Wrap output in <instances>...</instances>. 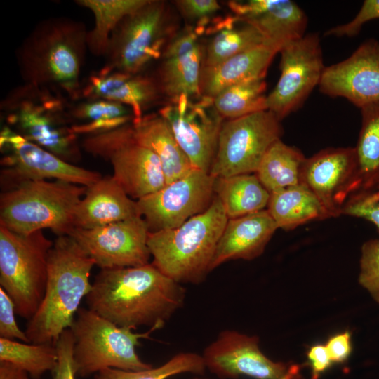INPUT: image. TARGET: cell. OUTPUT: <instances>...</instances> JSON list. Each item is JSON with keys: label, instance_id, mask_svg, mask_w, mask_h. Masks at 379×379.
Here are the masks:
<instances>
[{"label": "cell", "instance_id": "27", "mask_svg": "<svg viewBox=\"0 0 379 379\" xmlns=\"http://www.w3.org/2000/svg\"><path fill=\"white\" fill-rule=\"evenodd\" d=\"M67 115L71 129L77 135H93L132 123L133 109L124 104L100 98L69 101Z\"/></svg>", "mask_w": 379, "mask_h": 379}, {"label": "cell", "instance_id": "7", "mask_svg": "<svg viewBox=\"0 0 379 379\" xmlns=\"http://www.w3.org/2000/svg\"><path fill=\"white\" fill-rule=\"evenodd\" d=\"M53 244L42 230L23 235L0 225V287L13 301L16 314L28 321L44 296Z\"/></svg>", "mask_w": 379, "mask_h": 379}, {"label": "cell", "instance_id": "25", "mask_svg": "<svg viewBox=\"0 0 379 379\" xmlns=\"http://www.w3.org/2000/svg\"><path fill=\"white\" fill-rule=\"evenodd\" d=\"M279 51L261 44L238 53L213 67H203L200 77L202 95L215 98L225 89L247 81L265 79Z\"/></svg>", "mask_w": 379, "mask_h": 379}, {"label": "cell", "instance_id": "32", "mask_svg": "<svg viewBox=\"0 0 379 379\" xmlns=\"http://www.w3.org/2000/svg\"><path fill=\"white\" fill-rule=\"evenodd\" d=\"M360 110L361 127L354 147L360 180L359 192L379 185V102Z\"/></svg>", "mask_w": 379, "mask_h": 379}, {"label": "cell", "instance_id": "41", "mask_svg": "<svg viewBox=\"0 0 379 379\" xmlns=\"http://www.w3.org/2000/svg\"><path fill=\"white\" fill-rule=\"evenodd\" d=\"M173 2L184 18L197 20L196 26L203 27L205 29L211 15L221 9L215 0H178Z\"/></svg>", "mask_w": 379, "mask_h": 379}, {"label": "cell", "instance_id": "19", "mask_svg": "<svg viewBox=\"0 0 379 379\" xmlns=\"http://www.w3.org/2000/svg\"><path fill=\"white\" fill-rule=\"evenodd\" d=\"M319 91L330 97H341L362 108L379 102V41L362 42L345 60L324 68Z\"/></svg>", "mask_w": 379, "mask_h": 379}, {"label": "cell", "instance_id": "36", "mask_svg": "<svg viewBox=\"0 0 379 379\" xmlns=\"http://www.w3.org/2000/svg\"><path fill=\"white\" fill-rule=\"evenodd\" d=\"M205 368L202 356L182 352L158 368L137 371L109 368L97 373L95 379H167L182 373L201 374Z\"/></svg>", "mask_w": 379, "mask_h": 379}, {"label": "cell", "instance_id": "30", "mask_svg": "<svg viewBox=\"0 0 379 379\" xmlns=\"http://www.w3.org/2000/svg\"><path fill=\"white\" fill-rule=\"evenodd\" d=\"M147 0H77L75 3L88 8L94 15V27L87 32L89 51L105 56L110 36L119 23L128 15L143 6Z\"/></svg>", "mask_w": 379, "mask_h": 379}, {"label": "cell", "instance_id": "14", "mask_svg": "<svg viewBox=\"0 0 379 379\" xmlns=\"http://www.w3.org/2000/svg\"><path fill=\"white\" fill-rule=\"evenodd\" d=\"M279 53L281 74L267 95L266 107L281 121L302 107L319 86L326 66L317 33L305 34L284 46Z\"/></svg>", "mask_w": 379, "mask_h": 379}, {"label": "cell", "instance_id": "11", "mask_svg": "<svg viewBox=\"0 0 379 379\" xmlns=\"http://www.w3.org/2000/svg\"><path fill=\"white\" fill-rule=\"evenodd\" d=\"M282 133L281 120L267 109L225 121L210 175L219 178L255 173L264 156Z\"/></svg>", "mask_w": 379, "mask_h": 379}, {"label": "cell", "instance_id": "39", "mask_svg": "<svg viewBox=\"0 0 379 379\" xmlns=\"http://www.w3.org/2000/svg\"><path fill=\"white\" fill-rule=\"evenodd\" d=\"M75 339L71 328L65 329L55 345L56 364L52 371L53 379H75L77 371L74 360Z\"/></svg>", "mask_w": 379, "mask_h": 379}, {"label": "cell", "instance_id": "23", "mask_svg": "<svg viewBox=\"0 0 379 379\" xmlns=\"http://www.w3.org/2000/svg\"><path fill=\"white\" fill-rule=\"evenodd\" d=\"M277 229L267 209L228 219L218 243L211 271L227 261L251 260L258 257Z\"/></svg>", "mask_w": 379, "mask_h": 379}, {"label": "cell", "instance_id": "44", "mask_svg": "<svg viewBox=\"0 0 379 379\" xmlns=\"http://www.w3.org/2000/svg\"><path fill=\"white\" fill-rule=\"evenodd\" d=\"M307 358L312 368V379H318L333 364L326 346L323 345L312 346L307 352Z\"/></svg>", "mask_w": 379, "mask_h": 379}, {"label": "cell", "instance_id": "6", "mask_svg": "<svg viewBox=\"0 0 379 379\" xmlns=\"http://www.w3.org/2000/svg\"><path fill=\"white\" fill-rule=\"evenodd\" d=\"M86 189L58 180L22 182L1 194L0 225L23 235L43 229H50L58 237L69 235Z\"/></svg>", "mask_w": 379, "mask_h": 379}, {"label": "cell", "instance_id": "13", "mask_svg": "<svg viewBox=\"0 0 379 379\" xmlns=\"http://www.w3.org/2000/svg\"><path fill=\"white\" fill-rule=\"evenodd\" d=\"M158 113L169 124L192 166L209 173L225 121L214 106L213 98L204 95L196 99L182 96L166 102Z\"/></svg>", "mask_w": 379, "mask_h": 379}, {"label": "cell", "instance_id": "1", "mask_svg": "<svg viewBox=\"0 0 379 379\" xmlns=\"http://www.w3.org/2000/svg\"><path fill=\"white\" fill-rule=\"evenodd\" d=\"M185 298L180 284L148 263L100 270L86 302L88 309L119 327L159 329Z\"/></svg>", "mask_w": 379, "mask_h": 379}, {"label": "cell", "instance_id": "45", "mask_svg": "<svg viewBox=\"0 0 379 379\" xmlns=\"http://www.w3.org/2000/svg\"><path fill=\"white\" fill-rule=\"evenodd\" d=\"M0 379H28L27 373L18 366L0 361Z\"/></svg>", "mask_w": 379, "mask_h": 379}, {"label": "cell", "instance_id": "10", "mask_svg": "<svg viewBox=\"0 0 379 379\" xmlns=\"http://www.w3.org/2000/svg\"><path fill=\"white\" fill-rule=\"evenodd\" d=\"M132 123L86 136L81 147L109 161L112 178L131 198L138 200L161 190L166 182L159 158L135 140Z\"/></svg>", "mask_w": 379, "mask_h": 379}, {"label": "cell", "instance_id": "40", "mask_svg": "<svg viewBox=\"0 0 379 379\" xmlns=\"http://www.w3.org/2000/svg\"><path fill=\"white\" fill-rule=\"evenodd\" d=\"M379 18V0H365L355 17L347 23L327 30L324 35L352 37L357 35L368 21Z\"/></svg>", "mask_w": 379, "mask_h": 379}, {"label": "cell", "instance_id": "38", "mask_svg": "<svg viewBox=\"0 0 379 379\" xmlns=\"http://www.w3.org/2000/svg\"><path fill=\"white\" fill-rule=\"evenodd\" d=\"M341 215L364 219L379 230V185L350 197L344 205Z\"/></svg>", "mask_w": 379, "mask_h": 379}, {"label": "cell", "instance_id": "5", "mask_svg": "<svg viewBox=\"0 0 379 379\" xmlns=\"http://www.w3.org/2000/svg\"><path fill=\"white\" fill-rule=\"evenodd\" d=\"M68 102L46 87L23 83L2 99L0 110L15 133L70 163L81 152L78 135L71 129Z\"/></svg>", "mask_w": 379, "mask_h": 379}, {"label": "cell", "instance_id": "29", "mask_svg": "<svg viewBox=\"0 0 379 379\" xmlns=\"http://www.w3.org/2000/svg\"><path fill=\"white\" fill-rule=\"evenodd\" d=\"M267 210L278 228L286 230L329 218L317 197L302 183L271 193Z\"/></svg>", "mask_w": 379, "mask_h": 379}, {"label": "cell", "instance_id": "18", "mask_svg": "<svg viewBox=\"0 0 379 379\" xmlns=\"http://www.w3.org/2000/svg\"><path fill=\"white\" fill-rule=\"evenodd\" d=\"M300 183L317 197L329 218L340 215L348 199L360 190L354 147L327 148L305 159Z\"/></svg>", "mask_w": 379, "mask_h": 379}, {"label": "cell", "instance_id": "24", "mask_svg": "<svg viewBox=\"0 0 379 379\" xmlns=\"http://www.w3.org/2000/svg\"><path fill=\"white\" fill-rule=\"evenodd\" d=\"M138 215L137 201L112 176L102 178L87 187L75 211L74 226L90 230Z\"/></svg>", "mask_w": 379, "mask_h": 379}, {"label": "cell", "instance_id": "21", "mask_svg": "<svg viewBox=\"0 0 379 379\" xmlns=\"http://www.w3.org/2000/svg\"><path fill=\"white\" fill-rule=\"evenodd\" d=\"M227 5L238 22L257 29L266 44L279 53L284 46L305 35L307 15L293 1H229Z\"/></svg>", "mask_w": 379, "mask_h": 379}, {"label": "cell", "instance_id": "2", "mask_svg": "<svg viewBox=\"0 0 379 379\" xmlns=\"http://www.w3.org/2000/svg\"><path fill=\"white\" fill-rule=\"evenodd\" d=\"M87 32L83 22L67 18L40 22L16 53L24 83L46 87L69 101L79 100Z\"/></svg>", "mask_w": 379, "mask_h": 379}, {"label": "cell", "instance_id": "15", "mask_svg": "<svg viewBox=\"0 0 379 379\" xmlns=\"http://www.w3.org/2000/svg\"><path fill=\"white\" fill-rule=\"evenodd\" d=\"M215 178L192 169L183 177L137 201L150 232L175 228L206 211L212 203Z\"/></svg>", "mask_w": 379, "mask_h": 379}, {"label": "cell", "instance_id": "34", "mask_svg": "<svg viewBox=\"0 0 379 379\" xmlns=\"http://www.w3.org/2000/svg\"><path fill=\"white\" fill-rule=\"evenodd\" d=\"M234 25H228L215 33L204 48L203 67L215 66L248 49L267 44L263 36L254 27L245 24L236 28Z\"/></svg>", "mask_w": 379, "mask_h": 379}, {"label": "cell", "instance_id": "3", "mask_svg": "<svg viewBox=\"0 0 379 379\" xmlns=\"http://www.w3.org/2000/svg\"><path fill=\"white\" fill-rule=\"evenodd\" d=\"M94 265L72 237L59 236L53 241L44 296L25 331L29 343L55 346L61 333L72 327L82 299L91 290L89 277Z\"/></svg>", "mask_w": 379, "mask_h": 379}, {"label": "cell", "instance_id": "37", "mask_svg": "<svg viewBox=\"0 0 379 379\" xmlns=\"http://www.w3.org/2000/svg\"><path fill=\"white\" fill-rule=\"evenodd\" d=\"M359 281L379 303V239L368 240L361 247Z\"/></svg>", "mask_w": 379, "mask_h": 379}, {"label": "cell", "instance_id": "26", "mask_svg": "<svg viewBox=\"0 0 379 379\" xmlns=\"http://www.w3.org/2000/svg\"><path fill=\"white\" fill-rule=\"evenodd\" d=\"M135 140L159 158L169 184L187 174L194 168L179 146L168 122L159 114H144L132 123Z\"/></svg>", "mask_w": 379, "mask_h": 379}, {"label": "cell", "instance_id": "17", "mask_svg": "<svg viewBox=\"0 0 379 379\" xmlns=\"http://www.w3.org/2000/svg\"><path fill=\"white\" fill-rule=\"evenodd\" d=\"M149 229L138 215L90 230L74 228L72 237L100 270L149 263Z\"/></svg>", "mask_w": 379, "mask_h": 379}, {"label": "cell", "instance_id": "35", "mask_svg": "<svg viewBox=\"0 0 379 379\" xmlns=\"http://www.w3.org/2000/svg\"><path fill=\"white\" fill-rule=\"evenodd\" d=\"M0 361L11 363L32 378L39 379L45 372L53 370L57 361L56 347L0 338Z\"/></svg>", "mask_w": 379, "mask_h": 379}, {"label": "cell", "instance_id": "9", "mask_svg": "<svg viewBox=\"0 0 379 379\" xmlns=\"http://www.w3.org/2000/svg\"><path fill=\"white\" fill-rule=\"evenodd\" d=\"M168 3L147 0L126 16L111 34L106 67L141 74L160 59L170 39L178 32Z\"/></svg>", "mask_w": 379, "mask_h": 379}, {"label": "cell", "instance_id": "42", "mask_svg": "<svg viewBox=\"0 0 379 379\" xmlns=\"http://www.w3.org/2000/svg\"><path fill=\"white\" fill-rule=\"evenodd\" d=\"M15 307L11 297L0 287V338L18 339L29 343L25 331L18 327L15 314Z\"/></svg>", "mask_w": 379, "mask_h": 379}, {"label": "cell", "instance_id": "28", "mask_svg": "<svg viewBox=\"0 0 379 379\" xmlns=\"http://www.w3.org/2000/svg\"><path fill=\"white\" fill-rule=\"evenodd\" d=\"M214 194L228 219L265 210L270 198V193L255 173L215 178Z\"/></svg>", "mask_w": 379, "mask_h": 379}, {"label": "cell", "instance_id": "16", "mask_svg": "<svg viewBox=\"0 0 379 379\" xmlns=\"http://www.w3.org/2000/svg\"><path fill=\"white\" fill-rule=\"evenodd\" d=\"M258 343L256 336L222 331L204 351L205 366L220 378L246 375L255 379H302L298 365L272 361L260 351Z\"/></svg>", "mask_w": 379, "mask_h": 379}, {"label": "cell", "instance_id": "8", "mask_svg": "<svg viewBox=\"0 0 379 379\" xmlns=\"http://www.w3.org/2000/svg\"><path fill=\"white\" fill-rule=\"evenodd\" d=\"M70 328L75 343L74 360L77 374L81 377L112 368L124 371L149 369L135 352L139 340L148 338L155 328L134 333L119 327L88 308L80 307Z\"/></svg>", "mask_w": 379, "mask_h": 379}, {"label": "cell", "instance_id": "33", "mask_svg": "<svg viewBox=\"0 0 379 379\" xmlns=\"http://www.w3.org/2000/svg\"><path fill=\"white\" fill-rule=\"evenodd\" d=\"M265 79H258L233 85L213 98L214 106L225 120L266 110Z\"/></svg>", "mask_w": 379, "mask_h": 379}, {"label": "cell", "instance_id": "4", "mask_svg": "<svg viewBox=\"0 0 379 379\" xmlns=\"http://www.w3.org/2000/svg\"><path fill=\"white\" fill-rule=\"evenodd\" d=\"M228 218L215 196L209 207L181 225L149 232L152 264L175 281L199 284L211 272L219 239Z\"/></svg>", "mask_w": 379, "mask_h": 379}, {"label": "cell", "instance_id": "20", "mask_svg": "<svg viewBox=\"0 0 379 379\" xmlns=\"http://www.w3.org/2000/svg\"><path fill=\"white\" fill-rule=\"evenodd\" d=\"M194 26L187 25L168 41L155 74L164 98L171 102L182 96L196 99L202 95L200 77L204 48Z\"/></svg>", "mask_w": 379, "mask_h": 379}, {"label": "cell", "instance_id": "22", "mask_svg": "<svg viewBox=\"0 0 379 379\" xmlns=\"http://www.w3.org/2000/svg\"><path fill=\"white\" fill-rule=\"evenodd\" d=\"M81 98H100L130 107L135 119L164 98L153 75L129 74L103 66L93 72L81 84Z\"/></svg>", "mask_w": 379, "mask_h": 379}, {"label": "cell", "instance_id": "12", "mask_svg": "<svg viewBox=\"0 0 379 379\" xmlns=\"http://www.w3.org/2000/svg\"><path fill=\"white\" fill-rule=\"evenodd\" d=\"M1 183L11 190L22 182L54 178L77 185L91 186L102 178L100 173L77 166L39 145L30 142L6 125L0 133Z\"/></svg>", "mask_w": 379, "mask_h": 379}, {"label": "cell", "instance_id": "31", "mask_svg": "<svg viewBox=\"0 0 379 379\" xmlns=\"http://www.w3.org/2000/svg\"><path fill=\"white\" fill-rule=\"evenodd\" d=\"M305 159L298 149L279 139L270 147L255 174L271 194L300 183Z\"/></svg>", "mask_w": 379, "mask_h": 379}, {"label": "cell", "instance_id": "43", "mask_svg": "<svg viewBox=\"0 0 379 379\" xmlns=\"http://www.w3.org/2000/svg\"><path fill=\"white\" fill-rule=\"evenodd\" d=\"M333 363L345 361L352 352L351 335L349 331L335 335L325 345Z\"/></svg>", "mask_w": 379, "mask_h": 379}]
</instances>
